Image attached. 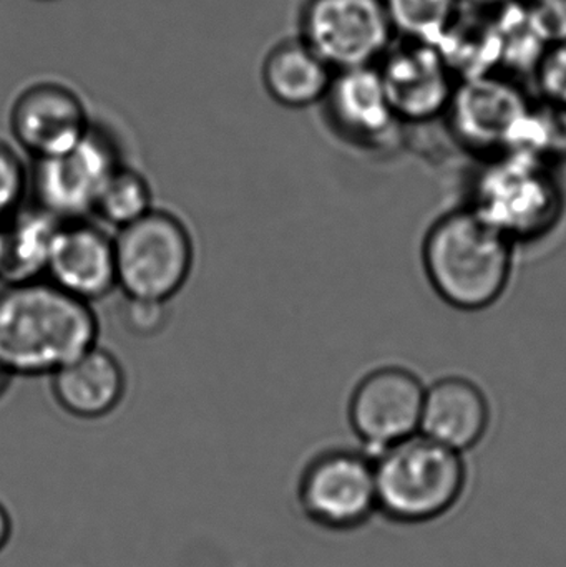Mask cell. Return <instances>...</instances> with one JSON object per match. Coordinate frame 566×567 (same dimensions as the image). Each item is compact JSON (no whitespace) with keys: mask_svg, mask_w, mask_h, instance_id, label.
<instances>
[{"mask_svg":"<svg viewBox=\"0 0 566 567\" xmlns=\"http://www.w3.org/2000/svg\"><path fill=\"white\" fill-rule=\"evenodd\" d=\"M86 300L50 281L10 282L0 290V360L12 375L53 372L99 342Z\"/></svg>","mask_w":566,"mask_h":567,"instance_id":"obj_1","label":"cell"},{"mask_svg":"<svg viewBox=\"0 0 566 567\" xmlns=\"http://www.w3.org/2000/svg\"><path fill=\"white\" fill-rule=\"evenodd\" d=\"M514 246L474 209H457L429 228L422 243V266L445 303L478 312L498 302L511 286Z\"/></svg>","mask_w":566,"mask_h":567,"instance_id":"obj_2","label":"cell"},{"mask_svg":"<svg viewBox=\"0 0 566 567\" xmlns=\"http://www.w3.org/2000/svg\"><path fill=\"white\" fill-rule=\"evenodd\" d=\"M379 515L399 525H425L447 516L464 498V453L418 433L374 456Z\"/></svg>","mask_w":566,"mask_h":567,"instance_id":"obj_3","label":"cell"},{"mask_svg":"<svg viewBox=\"0 0 566 567\" xmlns=\"http://www.w3.org/2000/svg\"><path fill=\"white\" fill-rule=\"evenodd\" d=\"M472 209L515 243L554 226L562 193L547 162L525 153H502L478 176Z\"/></svg>","mask_w":566,"mask_h":567,"instance_id":"obj_4","label":"cell"},{"mask_svg":"<svg viewBox=\"0 0 566 567\" xmlns=\"http://www.w3.org/2000/svg\"><path fill=\"white\" fill-rule=\"evenodd\" d=\"M116 284L126 297L168 302L183 289L195 265V246L182 219L153 208L116 229Z\"/></svg>","mask_w":566,"mask_h":567,"instance_id":"obj_5","label":"cell"},{"mask_svg":"<svg viewBox=\"0 0 566 567\" xmlns=\"http://www.w3.org/2000/svg\"><path fill=\"white\" fill-rule=\"evenodd\" d=\"M296 496L302 515L319 528H362L379 515L374 458L346 449L319 453L302 470Z\"/></svg>","mask_w":566,"mask_h":567,"instance_id":"obj_6","label":"cell"},{"mask_svg":"<svg viewBox=\"0 0 566 567\" xmlns=\"http://www.w3.org/2000/svg\"><path fill=\"white\" fill-rule=\"evenodd\" d=\"M299 37L335 72L378 65L395 42L382 0H306Z\"/></svg>","mask_w":566,"mask_h":567,"instance_id":"obj_7","label":"cell"},{"mask_svg":"<svg viewBox=\"0 0 566 567\" xmlns=\"http://www.w3.org/2000/svg\"><path fill=\"white\" fill-rule=\"evenodd\" d=\"M33 162L29 189L35 206L60 221L93 213L103 186L122 166L112 136L93 123L73 148Z\"/></svg>","mask_w":566,"mask_h":567,"instance_id":"obj_8","label":"cell"},{"mask_svg":"<svg viewBox=\"0 0 566 567\" xmlns=\"http://www.w3.org/2000/svg\"><path fill=\"white\" fill-rule=\"evenodd\" d=\"M425 389L405 367H379L362 377L349 400L348 416L368 455L374 458L421 432Z\"/></svg>","mask_w":566,"mask_h":567,"instance_id":"obj_9","label":"cell"},{"mask_svg":"<svg viewBox=\"0 0 566 567\" xmlns=\"http://www.w3.org/2000/svg\"><path fill=\"white\" fill-rule=\"evenodd\" d=\"M531 105L512 76L495 72L459 80L445 116L462 143L502 155L511 152Z\"/></svg>","mask_w":566,"mask_h":567,"instance_id":"obj_10","label":"cell"},{"mask_svg":"<svg viewBox=\"0 0 566 567\" xmlns=\"http://www.w3.org/2000/svg\"><path fill=\"white\" fill-rule=\"evenodd\" d=\"M375 66L402 123H428L447 112L457 79L434 43L399 40Z\"/></svg>","mask_w":566,"mask_h":567,"instance_id":"obj_11","label":"cell"},{"mask_svg":"<svg viewBox=\"0 0 566 567\" xmlns=\"http://www.w3.org/2000/svg\"><path fill=\"white\" fill-rule=\"evenodd\" d=\"M90 126L85 103L62 83L30 85L17 96L10 110L13 138L33 159L73 148Z\"/></svg>","mask_w":566,"mask_h":567,"instance_id":"obj_12","label":"cell"},{"mask_svg":"<svg viewBox=\"0 0 566 567\" xmlns=\"http://www.w3.org/2000/svg\"><path fill=\"white\" fill-rule=\"evenodd\" d=\"M45 275L50 282L86 302L103 299L119 287L115 241L85 218L60 221Z\"/></svg>","mask_w":566,"mask_h":567,"instance_id":"obj_13","label":"cell"},{"mask_svg":"<svg viewBox=\"0 0 566 567\" xmlns=\"http://www.w3.org/2000/svg\"><path fill=\"white\" fill-rule=\"evenodd\" d=\"M322 103L329 123L339 135L366 148H379L392 142L402 123L389 102L375 65L335 72Z\"/></svg>","mask_w":566,"mask_h":567,"instance_id":"obj_14","label":"cell"},{"mask_svg":"<svg viewBox=\"0 0 566 567\" xmlns=\"http://www.w3.org/2000/svg\"><path fill=\"white\" fill-rule=\"evenodd\" d=\"M491 420L484 390L474 380L449 375L425 389L419 433L465 455L484 442Z\"/></svg>","mask_w":566,"mask_h":567,"instance_id":"obj_15","label":"cell"},{"mask_svg":"<svg viewBox=\"0 0 566 567\" xmlns=\"http://www.w3.org/2000/svg\"><path fill=\"white\" fill-rule=\"evenodd\" d=\"M52 393L63 412L80 420H99L122 403L126 375L122 363L96 343L52 375Z\"/></svg>","mask_w":566,"mask_h":567,"instance_id":"obj_16","label":"cell"},{"mask_svg":"<svg viewBox=\"0 0 566 567\" xmlns=\"http://www.w3.org/2000/svg\"><path fill=\"white\" fill-rule=\"evenodd\" d=\"M261 76L266 92L276 103L299 110L322 103L335 70L298 35L281 40L269 50Z\"/></svg>","mask_w":566,"mask_h":567,"instance_id":"obj_17","label":"cell"},{"mask_svg":"<svg viewBox=\"0 0 566 567\" xmlns=\"http://www.w3.org/2000/svg\"><path fill=\"white\" fill-rule=\"evenodd\" d=\"M435 47L457 82L501 72V42L492 10L462 7Z\"/></svg>","mask_w":566,"mask_h":567,"instance_id":"obj_18","label":"cell"},{"mask_svg":"<svg viewBox=\"0 0 566 567\" xmlns=\"http://www.w3.org/2000/svg\"><path fill=\"white\" fill-rule=\"evenodd\" d=\"M60 219L35 206L20 208L0 225V279L32 281L45 275L50 245Z\"/></svg>","mask_w":566,"mask_h":567,"instance_id":"obj_19","label":"cell"},{"mask_svg":"<svg viewBox=\"0 0 566 567\" xmlns=\"http://www.w3.org/2000/svg\"><path fill=\"white\" fill-rule=\"evenodd\" d=\"M492 13L501 42V73L512 79L514 75L534 76L548 42L535 25L527 2L514 0Z\"/></svg>","mask_w":566,"mask_h":567,"instance_id":"obj_20","label":"cell"},{"mask_svg":"<svg viewBox=\"0 0 566 567\" xmlns=\"http://www.w3.org/2000/svg\"><path fill=\"white\" fill-rule=\"evenodd\" d=\"M395 39L438 43L447 32L464 2L462 0H382Z\"/></svg>","mask_w":566,"mask_h":567,"instance_id":"obj_21","label":"cell"},{"mask_svg":"<svg viewBox=\"0 0 566 567\" xmlns=\"http://www.w3.org/2000/svg\"><path fill=\"white\" fill-rule=\"evenodd\" d=\"M153 209V193L145 176L120 166L96 198L93 215L120 229L143 218Z\"/></svg>","mask_w":566,"mask_h":567,"instance_id":"obj_22","label":"cell"},{"mask_svg":"<svg viewBox=\"0 0 566 567\" xmlns=\"http://www.w3.org/2000/svg\"><path fill=\"white\" fill-rule=\"evenodd\" d=\"M29 192V172L20 156L0 142V225L22 208Z\"/></svg>","mask_w":566,"mask_h":567,"instance_id":"obj_23","label":"cell"},{"mask_svg":"<svg viewBox=\"0 0 566 567\" xmlns=\"http://www.w3.org/2000/svg\"><path fill=\"white\" fill-rule=\"evenodd\" d=\"M542 100L566 112V40L545 50L534 73Z\"/></svg>","mask_w":566,"mask_h":567,"instance_id":"obj_24","label":"cell"},{"mask_svg":"<svg viewBox=\"0 0 566 567\" xmlns=\"http://www.w3.org/2000/svg\"><path fill=\"white\" fill-rule=\"evenodd\" d=\"M128 303L125 306L126 329L135 336H155L166 323V302L152 299H135L126 297Z\"/></svg>","mask_w":566,"mask_h":567,"instance_id":"obj_25","label":"cell"},{"mask_svg":"<svg viewBox=\"0 0 566 567\" xmlns=\"http://www.w3.org/2000/svg\"><path fill=\"white\" fill-rule=\"evenodd\" d=\"M548 45L566 40V0H525Z\"/></svg>","mask_w":566,"mask_h":567,"instance_id":"obj_26","label":"cell"},{"mask_svg":"<svg viewBox=\"0 0 566 567\" xmlns=\"http://www.w3.org/2000/svg\"><path fill=\"white\" fill-rule=\"evenodd\" d=\"M13 522L10 516L9 509L6 508L2 502H0V551L6 549L9 545L10 538H12Z\"/></svg>","mask_w":566,"mask_h":567,"instance_id":"obj_27","label":"cell"},{"mask_svg":"<svg viewBox=\"0 0 566 567\" xmlns=\"http://www.w3.org/2000/svg\"><path fill=\"white\" fill-rule=\"evenodd\" d=\"M462 2H464V6L475 7V9L494 10L505 6V3L514 2V0H462Z\"/></svg>","mask_w":566,"mask_h":567,"instance_id":"obj_28","label":"cell"},{"mask_svg":"<svg viewBox=\"0 0 566 567\" xmlns=\"http://www.w3.org/2000/svg\"><path fill=\"white\" fill-rule=\"evenodd\" d=\"M12 373L9 372L6 365H3L2 360H0V396L7 392V386H9L10 379H12Z\"/></svg>","mask_w":566,"mask_h":567,"instance_id":"obj_29","label":"cell"}]
</instances>
